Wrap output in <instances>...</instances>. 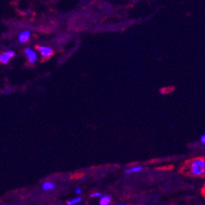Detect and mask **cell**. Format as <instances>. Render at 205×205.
Returning <instances> with one entry per match:
<instances>
[{
	"label": "cell",
	"mask_w": 205,
	"mask_h": 205,
	"mask_svg": "<svg viewBox=\"0 0 205 205\" xmlns=\"http://www.w3.org/2000/svg\"><path fill=\"white\" fill-rule=\"evenodd\" d=\"M15 56V52L12 51H6L4 53H2L0 55V63L2 64H7L8 63V61L12 57Z\"/></svg>",
	"instance_id": "cell-2"
},
{
	"label": "cell",
	"mask_w": 205,
	"mask_h": 205,
	"mask_svg": "<svg viewBox=\"0 0 205 205\" xmlns=\"http://www.w3.org/2000/svg\"><path fill=\"white\" fill-rule=\"evenodd\" d=\"M200 141H201V142L203 143V144H204V143H205V135H204V134H203V135H202V137H201V138H200Z\"/></svg>",
	"instance_id": "cell-11"
},
{
	"label": "cell",
	"mask_w": 205,
	"mask_h": 205,
	"mask_svg": "<svg viewBox=\"0 0 205 205\" xmlns=\"http://www.w3.org/2000/svg\"><path fill=\"white\" fill-rule=\"evenodd\" d=\"M119 205H125V204H119Z\"/></svg>",
	"instance_id": "cell-13"
},
{
	"label": "cell",
	"mask_w": 205,
	"mask_h": 205,
	"mask_svg": "<svg viewBox=\"0 0 205 205\" xmlns=\"http://www.w3.org/2000/svg\"><path fill=\"white\" fill-rule=\"evenodd\" d=\"M181 172L193 177H203L205 173L204 158H195L187 161Z\"/></svg>",
	"instance_id": "cell-1"
},
{
	"label": "cell",
	"mask_w": 205,
	"mask_h": 205,
	"mask_svg": "<svg viewBox=\"0 0 205 205\" xmlns=\"http://www.w3.org/2000/svg\"><path fill=\"white\" fill-rule=\"evenodd\" d=\"M102 195L100 192H95L92 195V197H100V196Z\"/></svg>",
	"instance_id": "cell-10"
},
{
	"label": "cell",
	"mask_w": 205,
	"mask_h": 205,
	"mask_svg": "<svg viewBox=\"0 0 205 205\" xmlns=\"http://www.w3.org/2000/svg\"><path fill=\"white\" fill-rule=\"evenodd\" d=\"M43 189L44 191H50V190H53L55 188V185L52 182H45L43 184Z\"/></svg>",
	"instance_id": "cell-8"
},
{
	"label": "cell",
	"mask_w": 205,
	"mask_h": 205,
	"mask_svg": "<svg viewBox=\"0 0 205 205\" xmlns=\"http://www.w3.org/2000/svg\"><path fill=\"white\" fill-rule=\"evenodd\" d=\"M25 52H26V55L27 56V57H28L29 61H30L31 63H34V62L37 60V54H36L35 51H33V50H31V49L30 48H26Z\"/></svg>",
	"instance_id": "cell-3"
},
{
	"label": "cell",
	"mask_w": 205,
	"mask_h": 205,
	"mask_svg": "<svg viewBox=\"0 0 205 205\" xmlns=\"http://www.w3.org/2000/svg\"><path fill=\"white\" fill-rule=\"evenodd\" d=\"M30 36H31V33L29 32V31L22 32L21 35H19V41L21 43H26L29 39Z\"/></svg>",
	"instance_id": "cell-5"
},
{
	"label": "cell",
	"mask_w": 205,
	"mask_h": 205,
	"mask_svg": "<svg viewBox=\"0 0 205 205\" xmlns=\"http://www.w3.org/2000/svg\"><path fill=\"white\" fill-rule=\"evenodd\" d=\"M37 48L39 50L40 53L43 57H48L52 54V50L50 47H42V46H39Z\"/></svg>",
	"instance_id": "cell-4"
},
{
	"label": "cell",
	"mask_w": 205,
	"mask_h": 205,
	"mask_svg": "<svg viewBox=\"0 0 205 205\" xmlns=\"http://www.w3.org/2000/svg\"><path fill=\"white\" fill-rule=\"evenodd\" d=\"M81 201H82L81 197H78V198H75V199H71V200L68 201L67 204L68 205H74V204H76V203H80Z\"/></svg>",
	"instance_id": "cell-9"
},
{
	"label": "cell",
	"mask_w": 205,
	"mask_h": 205,
	"mask_svg": "<svg viewBox=\"0 0 205 205\" xmlns=\"http://www.w3.org/2000/svg\"><path fill=\"white\" fill-rule=\"evenodd\" d=\"M76 193H77V194H81V190H80V189H77V190H76Z\"/></svg>",
	"instance_id": "cell-12"
},
{
	"label": "cell",
	"mask_w": 205,
	"mask_h": 205,
	"mask_svg": "<svg viewBox=\"0 0 205 205\" xmlns=\"http://www.w3.org/2000/svg\"><path fill=\"white\" fill-rule=\"evenodd\" d=\"M111 202V199L110 196L108 195H104L100 198V205H109Z\"/></svg>",
	"instance_id": "cell-6"
},
{
	"label": "cell",
	"mask_w": 205,
	"mask_h": 205,
	"mask_svg": "<svg viewBox=\"0 0 205 205\" xmlns=\"http://www.w3.org/2000/svg\"><path fill=\"white\" fill-rule=\"evenodd\" d=\"M142 168L141 166H136V167H133L132 168H128L125 170V173L127 174H129V173H137V172H140L141 171Z\"/></svg>",
	"instance_id": "cell-7"
}]
</instances>
